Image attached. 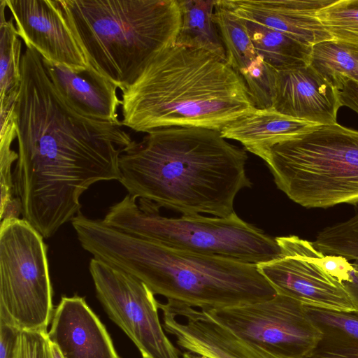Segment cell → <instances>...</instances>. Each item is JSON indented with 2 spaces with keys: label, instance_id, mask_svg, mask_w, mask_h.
Returning <instances> with one entry per match:
<instances>
[{
  "label": "cell",
  "instance_id": "obj_20",
  "mask_svg": "<svg viewBox=\"0 0 358 358\" xmlns=\"http://www.w3.org/2000/svg\"><path fill=\"white\" fill-rule=\"evenodd\" d=\"M241 20L257 54L276 71L310 64L313 46L262 24Z\"/></svg>",
  "mask_w": 358,
  "mask_h": 358
},
{
  "label": "cell",
  "instance_id": "obj_33",
  "mask_svg": "<svg viewBox=\"0 0 358 358\" xmlns=\"http://www.w3.org/2000/svg\"><path fill=\"white\" fill-rule=\"evenodd\" d=\"M22 214V203L20 198L13 197L0 209L1 222L3 220L19 219Z\"/></svg>",
  "mask_w": 358,
  "mask_h": 358
},
{
  "label": "cell",
  "instance_id": "obj_9",
  "mask_svg": "<svg viewBox=\"0 0 358 358\" xmlns=\"http://www.w3.org/2000/svg\"><path fill=\"white\" fill-rule=\"evenodd\" d=\"M203 311L238 337L285 357L311 358L324 337L303 304L278 294L259 302Z\"/></svg>",
  "mask_w": 358,
  "mask_h": 358
},
{
  "label": "cell",
  "instance_id": "obj_4",
  "mask_svg": "<svg viewBox=\"0 0 358 358\" xmlns=\"http://www.w3.org/2000/svg\"><path fill=\"white\" fill-rule=\"evenodd\" d=\"M122 92V127L221 131L255 107L242 77L219 57L174 44L156 55Z\"/></svg>",
  "mask_w": 358,
  "mask_h": 358
},
{
  "label": "cell",
  "instance_id": "obj_28",
  "mask_svg": "<svg viewBox=\"0 0 358 358\" xmlns=\"http://www.w3.org/2000/svg\"><path fill=\"white\" fill-rule=\"evenodd\" d=\"M12 358H52L48 332L20 330Z\"/></svg>",
  "mask_w": 358,
  "mask_h": 358
},
{
  "label": "cell",
  "instance_id": "obj_36",
  "mask_svg": "<svg viewBox=\"0 0 358 358\" xmlns=\"http://www.w3.org/2000/svg\"><path fill=\"white\" fill-rule=\"evenodd\" d=\"M143 358H150V357H143Z\"/></svg>",
  "mask_w": 358,
  "mask_h": 358
},
{
  "label": "cell",
  "instance_id": "obj_31",
  "mask_svg": "<svg viewBox=\"0 0 358 358\" xmlns=\"http://www.w3.org/2000/svg\"><path fill=\"white\" fill-rule=\"evenodd\" d=\"M338 94L342 106H346L358 114V82L343 78Z\"/></svg>",
  "mask_w": 358,
  "mask_h": 358
},
{
  "label": "cell",
  "instance_id": "obj_12",
  "mask_svg": "<svg viewBox=\"0 0 358 358\" xmlns=\"http://www.w3.org/2000/svg\"><path fill=\"white\" fill-rule=\"evenodd\" d=\"M17 34L43 59L79 72L90 66L58 0H5Z\"/></svg>",
  "mask_w": 358,
  "mask_h": 358
},
{
  "label": "cell",
  "instance_id": "obj_5",
  "mask_svg": "<svg viewBox=\"0 0 358 358\" xmlns=\"http://www.w3.org/2000/svg\"><path fill=\"white\" fill-rule=\"evenodd\" d=\"M89 65L120 90L175 44L178 0H58Z\"/></svg>",
  "mask_w": 358,
  "mask_h": 358
},
{
  "label": "cell",
  "instance_id": "obj_24",
  "mask_svg": "<svg viewBox=\"0 0 358 358\" xmlns=\"http://www.w3.org/2000/svg\"><path fill=\"white\" fill-rule=\"evenodd\" d=\"M317 16L333 39L358 46V0H334Z\"/></svg>",
  "mask_w": 358,
  "mask_h": 358
},
{
  "label": "cell",
  "instance_id": "obj_22",
  "mask_svg": "<svg viewBox=\"0 0 358 358\" xmlns=\"http://www.w3.org/2000/svg\"><path fill=\"white\" fill-rule=\"evenodd\" d=\"M213 21L226 50L227 62L240 76L258 57L243 21L217 0Z\"/></svg>",
  "mask_w": 358,
  "mask_h": 358
},
{
  "label": "cell",
  "instance_id": "obj_26",
  "mask_svg": "<svg viewBox=\"0 0 358 358\" xmlns=\"http://www.w3.org/2000/svg\"><path fill=\"white\" fill-rule=\"evenodd\" d=\"M277 72L258 55L241 76L244 80L250 97L257 108L273 106Z\"/></svg>",
  "mask_w": 358,
  "mask_h": 358
},
{
  "label": "cell",
  "instance_id": "obj_7",
  "mask_svg": "<svg viewBox=\"0 0 358 358\" xmlns=\"http://www.w3.org/2000/svg\"><path fill=\"white\" fill-rule=\"evenodd\" d=\"M127 194L111 206L103 223L108 227L163 245L258 265L278 258L281 249L275 238L241 219L201 215L167 217L152 202Z\"/></svg>",
  "mask_w": 358,
  "mask_h": 358
},
{
  "label": "cell",
  "instance_id": "obj_6",
  "mask_svg": "<svg viewBox=\"0 0 358 358\" xmlns=\"http://www.w3.org/2000/svg\"><path fill=\"white\" fill-rule=\"evenodd\" d=\"M277 187L306 208L358 203V131L318 125L272 147L263 159Z\"/></svg>",
  "mask_w": 358,
  "mask_h": 358
},
{
  "label": "cell",
  "instance_id": "obj_13",
  "mask_svg": "<svg viewBox=\"0 0 358 358\" xmlns=\"http://www.w3.org/2000/svg\"><path fill=\"white\" fill-rule=\"evenodd\" d=\"M163 327L183 350L208 358H293L243 339L208 317L203 310L159 303Z\"/></svg>",
  "mask_w": 358,
  "mask_h": 358
},
{
  "label": "cell",
  "instance_id": "obj_16",
  "mask_svg": "<svg viewBox=\"0 0 358 358\" xmlns=\"http://www.w3.org/2000/svg\"><path fill=\"white\" fill-rule=\"evenodd\" d=\"M48 336L64 358H120L105 327L78 296L62 298Z\"/></svg>",
  "mask_w": 358,
  "mask_h": 358
},
{
  "label": "cell",
  "instance_id": "obj_19",
  "mask_svg": "<svg viewBox=\"0 0 358 358\" xmlns=\"http://www.w3.org/2000/svg\"><path fill=\"white\" fill-rule=\"evenodd\" d=\"M217 0H178L181 22L175 44L203 50L227 61L213 16Z\"/></svg>",
  "mask_w": 358,
  "mask_h": 358
},
{
  "label": "cell",
  "instance_id": "obj_3",
  "mask_svg": "<svg viewBox=\"0 0 358 358\" xmlns=\"http://www.w3.org/2000/svg\"><path fill=\"white\" fill-rule=\"evenodd\" d=\"M71 224L81 246L94 258L131 274L173 304L210 310L276 294L256 264L173 248L82 213Z\"/></svg>",
  "mask_w": 358,
  "mask_h": 358
},
{
  "label": "cell",
  "instance_id": "obj_1",
  "mask_svg": "<svg viewBox=\"0 0 358 358\" xmlns=\"http://www.w3.org/2000/svg\"><path fill=\"white\" fill-rule=\"evenodd\" d=\"M21 78L15 192L24 219L48 238L80 213V196L92 185L120 181V155L132 140L122 125L74 109L31 47L22 53Z\"/></svg>",
  "mask_w": 358,
  "mask_h": 358
},
{
  "label": "cell",
  "instance_id": "obj_8",
  "mask_svg": "<svg viewBox=\"0 0 358 358\" xmlns=\"http://www.w3.org/2000/svg\"><path fill=\"white\" fill-rule=\"evenodd\" d=\"M43 236L24 219L0 227V320L18 330L47 331L52 289Z\"/></svg>",
  "mask_w": 358,
  "mask_h": 358
},
{
  "label": "cell",
  "instance_id": "obj_11",
  "mask_svg": "<svg viewBox=\"0 0 358 358\" xmlns=\"http://www.w3.org/2000/svg\"><path fill=\"white\" fill-rule=\"evenodd\" d=\"M275 239L281 255L257 267L276 294L310 308L357 313L344 284L324 268V254L313 242L294 235Z\"/></svg>",
  "mask_w": 358,
  "mask_h": 358
},
{
  "label": "cell",
  "instance_id": "obj_10",
  "mask_svg": "<svg viewBox=\"0 0 358 358\" xmlns=\"http://www.w3.org/2000/svg\"><path fill=\"white\" fill-rule=\"evenodd\" d=\"M90 272L96 296L109 318L129 336L143 357L180 358L159 320V302L141 280L96 258Z\"/></svg>",
  "mask_w": 358,
  "mask_h": 358
},
{
  "label": "cell",
  "instance_id": "obj_2",
  "mask_svg": "<svg viewBox=\"0 0 358 358\" xmlns=\"http://www.w3.org/2000/svg\"><path fill=\"white\" fill-rule=\"evenodd\" d=\"M132 141L119 158L128 194L185 215L227 217L238 192L250 187L248 155L220 131L169 127Z\"/></svg>",
  "mask_w": 358,
  "mask_h": 358
},
{
  "label": "cell",
  "instance_id": "obj_23",
  "mask_svg": "<svg viewBox=\"0 0 358 358\" xmlns=\"http://www.w3.org/2000/svg\"><path fill=\"white\" fill-rule=\"evenodd\" d=\"M310 65L339 90L343 78L358 82V46L334 39L318 43Z\"/></svg>",
  "mask_w": 358,
  "mask_h": 358
},
{
  "label": "cell",
  "instance_id": "obj_17",
  "mask_svg": "<svg viewBox=\"0 0 358 358\" xmlns=\"http://www.w3.org/2000/svg\"><path fill=\"white\" fill-rule=\"evenodd\" d=\"M43 62L55 87L74 109L89 117L122 125L117 113L122 100L115 84L91 66L75 72L44 59Z\"/></svg>",
  "mask_w": 358,
  "mask_h": 358
},
{
  "label": "cell",
  "instance_id": "obj_30",
  "mask_svg": "<svg viewBox=\"0 0 358 358\" xmlns=\"http://www.w3.org/2000/svg\"><path fill=\"white\" fill-rule=\"evenodd\" d=\"M19 331L0 320V358H12Z\"/></svg>",
  "mask_w": 358,
  "mask_h": 358
},
{
  "label": "cell",
  "instance_id": "obj_18",
  "mask_svg": "<svg viewBox=\"0 0 358 358\" xmlns=\"http://www.w3.org/2000/svg\"><path fill=\"white\" fill-rule=\"evenodd\" d=\"M317 126L283 115L273 107L255 108L227 124L220 133L224 138L238 141L245 150L264 159L274 145Z\"/></svg>",
  "mask_w": 358,
  "mask_h": 358
},
{
  "label": "cell",
  "instance_id": "obj_14",
  "mask_svg": "<svg viewBox=\"0 0 358 358\" xmlns=\"http://www.w3.org/2000/svg\"><path fill=\"white\" fill-rule=\"evenodd\" d=\"M338 90L310 64L278 71L273 106L279 113L318 125L337 123Z\"/></svg>",
  "mask_w": 358,
  "mask_h": 358
},
{
  "label": "cell",
  "instance_id": "obj_32",
  "mask_svg": "<svg viewBox=\"0 0 358 358\" xmlns=\"http://www.w3.org/2000/svg\"><path fill=\"white\" fill-rule=\"evenodd\" d=\"M358 314V262L352 263L347 280L343 282Z\"/></svg>",
  "mask_w": 358,
  "mask_h": 358
},
{
  "label": "cell",
  "instance_id": "obj_34",
  "mask_svg": "<svg viewBox=\"0 0 358 358\" xmlns=\"http://www.w3.org/2000/svg\"><path fill=\"white\" fill-rule=\"evenodd\" d=\"M50 348H51L52 358H64V357L62 355L58 347L55 344H54L51 342H50Z\"/></svg>",
  "mask_w": 358,
  "mask_h": 358
},
{
  "label": "cell",
  "instance_id": "obj_15",
  "mask_svg": "<svg viewBox=\"0 0 358 358\" xmlns=\"http://www.w3.org/2000/svg\"><path fill=\"white\" fill-rule=\"evenodd\" d=\"M234 14L282 32L304 44L333 39L317 16L334 0H221Z\"/></svg>",
  "mask_w": 358,
  "mask_h": 358
},
{
  "label": "cell",
  "instance_id": "obj_21",
  "mask_svg": "<svg viewBox=\"0 0 358 358\" xmlns=\"http://www.w3.org/2000/svg\"><path fill=\"white\" fill-rule=\"evenodd\" d=\"M6 4L0 1V117L15 115L21 86L22 44L13 19L6 18Z\"/></svg>",
  "mask_w": 358,
  "mask_h": 358
},
{
  "label": "cell",
  "instance_id": "obj_25",
  "mask_svg": "<svg viewBox=\"0 0 358 358\" xmlns=\"http://www.w3.org/2000/svg\"><path fill=\"white\" fill-rule=\"evenodd\" d=\"M306 307L323 332L321 344L358 345V314Z\"/></svg>",
  "mask_w": 358,
  "mask_h": 358
},
{
  "label": "cell",
  "instance_id": "obj_27",
  "mask_svg": "<svg viewBox=\"0 0 358 358\" xmlns=\"http://www.w3.org/2000/svg\"><path fill=\"white\" fill-rule=\"evenodd\" d=\"M17 138L15 131H10L0 134V209L11 199L15 192L11 166L18 159V153L11 149L13 141Z\"/></svg>",
  "mask_w": 358,
  "mask_h": 358
},
{
  "label": "cell",
  "instance_id": "obj_29",
  "mask_svg": "<svg viewBox=\"0 0 358 358\" xmlns=\"http://www.w3.org/2000/svg\"><path fill=\"white\" fill-rule=\"evenodd\" d=\"M311 358H358V345L321 344Z\"/></svg>",
  "mask_w": 358,
  "mask_h": 358
},
{
  "label": "cell",
  "instance_id": "obj_35",
  "mask_svg": "<svg viewBox=\"0 0 358 358\" xmlns=\"http://www.w3.org/2000/svg\"><path fill=\"white\" fill-rule=\"evenodd\" d=\"M182 358H208L206 357L201 356L194 353H191L188 352H183L182 354Z\"/></svg>",
  "mask_w": 358,
  "mask_h": 358
}]
</instances>
